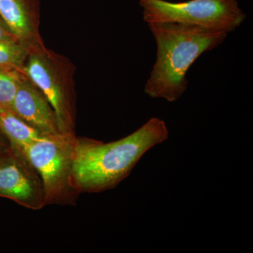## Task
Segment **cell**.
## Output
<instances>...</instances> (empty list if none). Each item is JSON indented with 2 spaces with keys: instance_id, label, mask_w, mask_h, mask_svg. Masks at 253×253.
<instances>
[{
  "instance_id": "11",
  "label": "cell",
  "mask_w": 253,
  "mask_h": 253,
  "mask_svg": "<svg viewBox=\"0 0 253 253\" xmlns=\"http://www.w3.org/2000/svg\"><path fill=\"white\" fill-rule=\"evenodd\" d=\"M24 74L17 71H0V108L11 109Z\"/></svg>"
},
{
  "instance_id": "12",
  "label": "cell",
  "mask_w": 253,
  "mask_h": 253,
  "mask_svg": "<svg viewBox=\"0 0 253 253\" xmlns=\"http://www.w3.org/2000/svg\"><path fill=\"white\" fill-rule=\"evenodd\" d=\"M17 38L11 34V32L5 26L4 23L0 18V41H16ZM20 41V40H19Z\"/></svg>"
},
{
  "instance_id": "9",
  "label": "cell",
  "mask_w": 253,
  "mask_h": 253,
  "mask_svg": "<svg viewBox=\"0 0 253 253\" xmlns=\"http://www.w3.org/2000/svg\"><path fill=\"white\" fill-rule=\"evenodd\" d=\"M0 131L7 139L10 146L18 150L46 136L23 121L11 109L4 108H0Z\"/></svg>"
},
{
  "instance_id": "8",
  "label": "cell",
  "mask_w": 253,
  "mask_h": 253,
  "mask_svg": "<svg viewBox=\"0 0 253 253\" xmlns=\"http://www.w3.org/2000/svg\"><path fill=\"white\" fill-rule=\"evenodd\" d=\"M0 18L20 41L44 44L40 33V0H0Z\"/></svg>"
},
{
  "instance_id": "5",
  "label": "cell",
  "mask_w": 253,
  "mask_h": 253,
  "mask_svg": "<svg viewBox=\"0 0 253 253\" xmlns=\"http://www.w3.org/2000/svg\"><path fill=\"white\" fill-rule=\"evenodd\" d=\"M145 22L177 23L229 33L246 18L237 0H189L169 2L165 0H139Z\"/></svg>"
},
{
  "instance_id": "7",
  "label": "cell",
  "mask_w": 253,
  "mask_h": 253,
  "mask_svg": "<svg viewBox=\"0 0 253 253\" xmlns=\"http://www.w3.org/2000/svg\"><path fill=\"white\" fill-rule=\"evenodd\" d=\"M11 111L44 136L60 132L54 109L48 100L26 76H23Z\"/></svg>"
},
{
  "instance_id": "13",
  "label": "cell",
  "mask_w": 253,
  "mask_h": 253,
  "mask_svg": "<svg viewBox=\"0 0 253 253\" xmlns=\"http://www.w3.org/2000/svg\"><path fill=\"white\" fill-rule=\"evenodd\" d=\"M10 147L7 139L3 135L2 133L0 131V154H2Z\"/></svg>"
},
{
  "instance_id": "6",
  "label": "cell",
  "mask_w": 253,
  "mask_h": 253,
  "mask_svg": "<svg viewBox=\"0 0 253 253\" xmlns=\"http://www.w3.org/2000/svg\"><path fill=\"white\" fill-rule=\"evenodd\" d=\"M0 197L33 211L46 206L41 176L21 151L11 146L0 154Z\"/></svg>"
},
{
  "instance_id": "1",
  "label": "cell",
  "mask_w": 253,
  "mask_h": 253,
  "mask_svg": "<svg viewBox=\"0 0 253 253\" xmlns=\"http://www.w3.org/2000/svg\"><path fill=\"white\" fill-rule=\"evenodd\" d=\"M168 136L164 121L153 118L132 134L113 142L76 137L72 172L75 188L78 193H96L116 187L148 151L167 140Z\"/></svg>"
},
{
  "instance_id": "10",
  "label": "cell",
  "mask_w": 253,
  "mask_h": 253,
  "mask_svg": "<svg viewBox=\"0 0 253 253\" xmlns=\"http://www.w3.org/2000/svg\"><path fill=\"white\" fill-rule=\"evenodd\" d=\"M38 45L40 44H33L19 40L0 41V71L23 73V68L28 56L33 48Z\"/></svg>"
},
{
  "instance_id": "2",
  "label": "cell",
  "mask_w": 253,
  "mask_h": 253,
  "mask_svg": "<svg viewBox=\"0 0 253 253\" xmlns=\"http://www.w3.org/2000/svg\"><path fill=\"white\" fill-rule=\"evenodd\" d=\"M148 25L157 44V59L144 92L174 102L187 89L191 66L204 53L220 45L228 34L177 23Z\"/></svg>"
},
{
  "instance_id": "4",
  "label": "cell",
  "mask_w": 253,
  "mask_h": 253,
  "mask_svg": "<svg viewBox=\"0 0 253 253\" xmlns=\"http://www.w3.org/2000/svg\"><path fill=\"white\" fill-rule=\"evenodd\" d=\"M76 136H43L20 150L41 176L46 206L69 204L78 194L73 180Z\"/></svg>"
},
{
  "instance_id": "3",
  "label": "cell",
  "mask_w": 253,
  "mask_h": 253,
  "mask_svg": "<svg viewBox=\"0 0 253 253\" xmlns=\"http://www.w3.org/2000/svg\"><path fill=\"white\" fill-rule=\"evenodd\" d=\"M76 68L69 59L44 44L35 46L23 68V74L45 96L57 119L60 132L76 136Z\"/></svg>"
}]
</instances>
